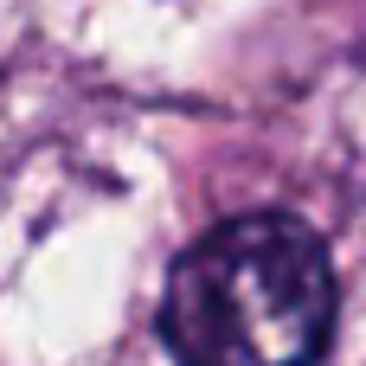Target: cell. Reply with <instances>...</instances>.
<instances>
[{
	"label": "cell",
	"instance_id": "6da1fadb",
	"mask_svg": "<svg viewBox=\"0 0 366 366\" xmlns=\"http://www.w3.org/2000/svg\"><path fill=\"white\" fill-rule=\"evenodd\" d=\"M328 315L335 283L315 232L283 212H251L174 264L161 328L180 366H315Z\"/></svg>",
	"mask_w": 366,
	"mask_h": 366
}]
</instances>
